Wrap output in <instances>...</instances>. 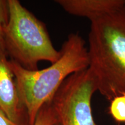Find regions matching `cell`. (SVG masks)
Returning <instances> with one entry per match:
<instances>
[{
    "mask_svg": "<svg viewBox=\"0 0 125 125\" xmlns=\"http://www.w3.org/2000/svg\"><path fill=\"white\" fill-rule=\"evenodd\" d=\"M90 21L89 68L111 101L125 94V6Z\"/></svg>",
    "mask_w": 125,
    "mask_h": 125,
    "instance_id": "obj_1",
    "label": "cell"
},
{
    "mask_svg": "<svg viewBox=\"0 0 125 125\" xmlns=\"http://www.w3.org/2000/svg\"><path fill=\"white\" fill-rule=\"evenodd\" d=\"M57 60L49 67L29 71L9 59L20 98L27 112L29 125H33L42 107L52 101L66 79L89 66L85 41L78 33H71L62 45Z\"/></svg>",
    "mask_w": 125,
    "mask_h": 125,
    "instance_id": "obj_2",
    "label": "cell"
},
{
    "mask_svg": "<svg viewBox=\"0 0 125 125\" xmlns=\"http://www.w3.org/2000/svg\"><path fill=\"white\" fill-rule=\"evenodd\" d=\"M8 2L10 16L4 37L8 57L29 71L38 70L41 61L56 62L60 52L53 45L45 24L19 0Z\"/></svg>",
    "mask_w": 125,
    "mask_h": 125,
    "instance_id": "obj_3",
    "label": "cell"
},
{
    "mask_svg": "<svg viewBox=\"0 0 125 125\" xmlns=\"http://www.w3.org/2000/svg\"><path fill=\"white\" fill-rule=\"evenodd\" d=\"M97 91L96 78L89 68L65 79L51 102L60 125H97L94 120L91 101Z\"/></svg>",
    "mask_w": 125,
    "mask_h": 125,
    "instance_id": "obj_4",
    "label": "cell"
},
{
    "mask_svg": "<svg viewBox=\"0 0 125 125\" xmlns=\"http://www.w3.org/2000/svg\"><path fill=\"white\" fill-rule=\"evenodd\" d=\"M5 53L0 50V110L19 125H29L15 76Z\"/></svg>",
    "mask_w": 125,
    "mask_h": 125,
    "instance_id": "obj_5",
    "label": "cell"
},
{
    "mask_svg": "<svg viewBox=\"0 0 125 125\" xmlns=\"http://www.w3.org/2000/svg\"><path fill=\"white\" fill-rule=\"evenodd\" d=\"M65 12L90 21L125 6V0H56Z\"/></svg>",
    "mask_w": 125,
    "mask_h": 125,
    "instance_id": "obj_6",
    "label": "cell"
},
{
    "mask_svg": "<svg viewBox=\"0 0 125 125\" xmlns=\"http://www.w3.org/2000/svg\"><path fill=\"white\" fill-rule=\"evenodd\" d=\"M57 123L58 119L51 101L40 109L33 125H55Z\"/></svg>",
    "mask_w": 125,
    "mask_h": 125,
    "instance_id": "obj_7",
    "label": "cell"
},
{
    "mask_svg": "<svg viewBox=\"0 0 125 125\" xmlns=\"http://www.w3.org/2000/svg\"><path fill=\"white\" fill-rule=\"evenodd\" d=\"M109 112L118 123H125V94L115 97L110 101Z\"/></svg>",
    "mask_w": 125,
    "mask_h": 125,
    "instance_id": "obj_8",
    "label": "cell"
},
{
    "mask_svg": "<svg viewBox=\"0 0 125 125\" xmlns=\"http://www.w3.org/2000/svg\"><path fill=\"white\" fill-rule=\"evenodd\" d=\"M9 16L8 0H0V50L4 52V33L9 23Z\"/></svg>",
    "mask_w": 125,
    "mask_h": 125,
    "instance_id": "obj_9",
    "label": "cell"
},
{
    "mask_svg": "<svg viewBox=\"0 0 125 125\" xmlns=\"http://www.w3.org/2000/svg\"><path fill=\"white\" fill-rule=\"evenodd\" d=\"M0 125H19L10 119L7 115L0 110Z\"/></svg>",
    "mask_w": 125,
    "mask_h": 125,
    "instance_id": "obj_10",
    "label": "cell"
},
{
    "mask_svg": "<svg viewBox=\"0 0 125 125\" xmlns=\"http://www.w3.org/2000/svg\"><path fill=\"white\" fill-rule=\"evenodd\" d=\"M55 125H60V124H59V123H57V124H56Z\"/></svg>",
    "mask_w": 125,
    "mask_h": 125,
    "instance_id": "obj_11",
    "label": "cell"
}]
</instances>
